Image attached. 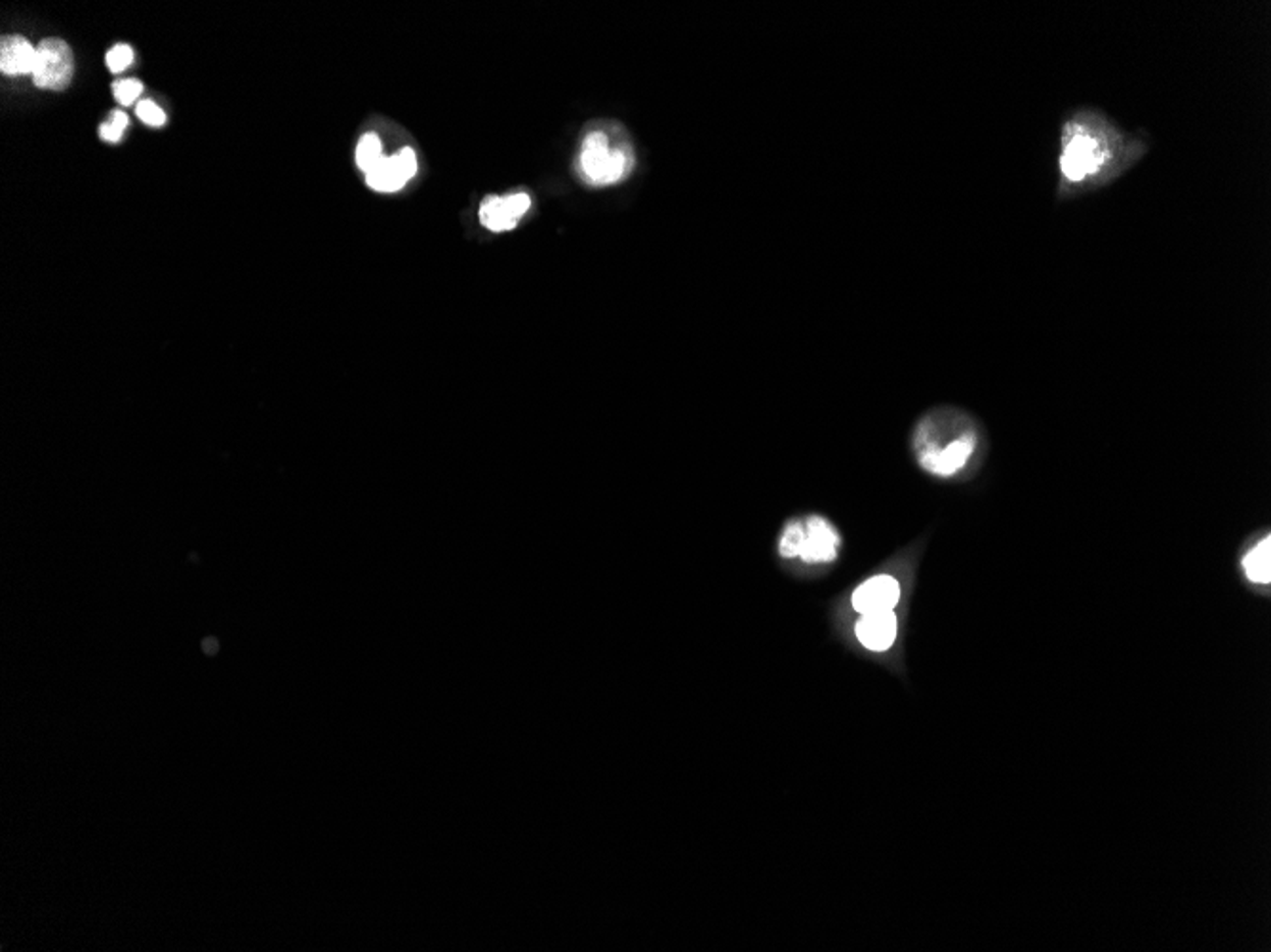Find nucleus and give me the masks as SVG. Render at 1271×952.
<instances>
[{"mask_svg": "<svg viewBox=\"0 0 1271 952\" xmlns=\"http://www.w3.org/2000/svg\"><path fill=\"white\" fill-rule=\"evenodd\" d=\"M1152 147L1146 131H1128L1112 116L1079 107L1060 126L1057 199H1081L1121 179Z\"/></svg>", "mask_w": 1271, "mask_h": 952, "instance_id": "nucleus-1", "label": "nucleus"}, {"mask_svg": "<svg viewBox=\"0 0 1271 952\" xmlns=\"http://www.w3.org/2000/svg\"><path fill=\"white\" fill-rule=\"evenodd\" d=\"M921 466L941 478L954 475L967 464L976 447V430L967 414L954 409L928 414L917 428Z\"/></svg>", "mask_w": 1271, "mask_h": 952, "instance_id": "nucleus-2", "label": "nucleus"}, {"mask_svg": "<svg viewBox=\"0 0 1271 952\" xmlns=\"http://www.w3.org/2000/svg\"><path fill=\"white\" fill-rule=\"evenodd\" d=\"M579 166L590 185H614L629 175L632 153L627 142H615L607 129H592L583 139Z\"/></svg>", "mask_w": 1271, "mask_h": 952, "instance_id": "nucleus-3", "label": "nucleus"}, {"mask_svg": "<svg viewBox=\"0 0 1271 952\" xmlns=\"http://www.w3.org/2000/svg\"><path fill=\"white\" fill-rule=\"evenodd\" d=\"M71 76L72 52L67 43L46 39L39 44L33 69L35 85L43 90H63L71 82Z\"/></svg>", "mask_w": 1271, "mask_h": 952, "instance_id": "nucleus-4", "label": "nucleus"}, {"mask_svg": "<svg viewBox=\"0 0 1271 952\" xmlns=\"http://www.w3.org/2000/svg\"><path fill=\"white\" fill-rule=\"evenodd\" d=\"M800 557L805 563H830L836 559L840 548V535L823 517H809L801 521Z\"/></svg>", "mask_w": 1271, "mask_h": 952, "instance_id": "nucleus-5", "label": "nucleus"}, {"mask_svg": "<svg viewBox=\"0 0 1271 952\" xmlns=\"http://www.w3.org/2000/svg\"><path fill=\"white\" fill-rule=\"evenodd\" d=\"M900 585L893 576H873L860 583L853 594V607L860 614L893 611L899 605Z\"/></svg>", "mask_w": 1271, "mask_h": 952, "instance_id": "nucleus-6", "label": "nucleus"}, {"mask_svg": "<svg viewBox=\"0 0 1271 952\" xmlns=\"http://www.w3.org/2000/svg\"><path fill=\"white\" fill-rule=\"evenodd\" d=\"M529 206L531 199L524 192L505 199H487L480 208V221L493 232L513 230L518 225V219L528 212Z\"/></svg>", "mask_w": 1271, "mask_h": 952, "instance_id": "nucleus-7", "label": "nucleus"}, {"mask_svg": "<svg viewBox=\"0 0 1271 952\" xmlns=\"http://www.w3.org/2000/svg\"><path fill=\"white\" fill-rule=\"evenodd\" d=\"M855 631H857L860 645H864L868 651H873V653H882V651L891 649L897 639L899 622L893 611L871 612V614H862Z\"/></svg>", "mask_w": 1271, "mask_h": 952, "instance_id": "nucleus-8", "label": "nucleus"}, {"mask_svg": "<svg viewBox=\"0 0 1271 952\" xmlns=\"http://www.w3.org/2000/svg\"><path fill=\"white\" fill-rule=\"evenodd\" d=\"M37 61V48L23 37H4L0 44V71L12 76L33 74Z\"/></svg>", "mask_w": 1271, "mask_h": 952, "instance_id": "nucleus-9", "label": "nucleus"}, {"mask_svg": "<svg viewBox=\"0 0 1271 952\" xmlns=\"http://www.w3.org/2000/svg\"><path fill=\"white\" fill-rule=\"evenodd\" d=\"M410 181L408 173L402 168L399 157H381V160L366 173V183L377 192H396Z\"/></svg>", "mask_w": 1271, "mask_h": 952, "instance_id": "nucleus-10", "label": "nucleus"}, {"mask_svg": "<svg viewBox=\"0 0 1271 952\" xmlns=\"http://www.w3.org/2000/svg\"><path fill=\"white\" fill-rule=\"evenodd\" d=\"M1244 574L1251 582L1270 583L1271 582V541L1270 537H1266L1264 541L1258 544L1255 550H1251V554L1244 557L1242 561Z\"/></svg>", "mask_w": 1271, "mask_h": 952, "instance_id": "nucleus-11", "label": "nucleus"}, {"mask_svg": "<svg viewBox=\"0 0 1271 952\" xmlns=\"http://www.w3.org/2000/svg\"><path fill=\"white\" fill-rule=\"evenodd\" d=\"M381 139L375 133L364 135L357 147V164L364 173L372 170L373 166L381 160Z\"/></svg>", "mask_w": 1271, "mask_h": 952, "instance_id": "nucleus-12", "label": "nucleus"}, {"mask_svg": "<svg viewBox=\"0 0 1271 952\" xmlns=\"http://www.w3.org/2000/svg\"><path fill=\"white\" fill-rule=\"evenodd\" d=\"M126 128H128V116L120 113V111H115L105 124H101L100 135L105 142H120Z\"/></svg>", "mask_w": 1271, "mask_h": 952, "instance_id": "nucleus-13", "label": "nucleus"}, {"mask_svg": "<svg viewBox=\"0 0 1271 952\" xmlns=\"http://www.w3.org/2000/svg\"><path fill=\"white\" fill-rule=\"evenodd\" d=\"M105 61H107L109 71L122 72L124 69H128L129 65H131V61H134V50H131L129 46H126V44H116V46H113V48L107 52Z\"/></svg>", "mask_w": 1271, "mask_h": 952, "instance_id": "nucleus-14", "label": "nucleus"}, {"mask_svg": "<svg viewBox=\"0 0 1271 952\" xmlns=\"http://www.w3.org/2000/svg\"><path fill=\"white\" fill-rule=\"evenodd\" d=\"M142 92H144V85L140 80H136V78H126V80H120V82H115V86H113L115 100L120 105H124V107H128L134 101L138 100Z\"/></svg>", "mask_w": 1271, "mask_h": 952, "instance_id": "nucleus-15", "label": "nucleus"}, {"mask_svg": "<svg viewBox=\"0 0 1271 952\" xmlns=\"http://www.w3.org/2000/svg\"><path fill=\"white\" fill-rule=\"evenodd\" d=\"M136 113L140 116V120L145 122V124H149V126L160 128V126H164V124H166V114H164V111L158 107L157 103H153V101H142V103L138 105Z\"/></svg>", "mask_w": 1271, "mask_h": 952, "instance_id": "nucleus-16", "label": "nucleus"}]
</instances>
